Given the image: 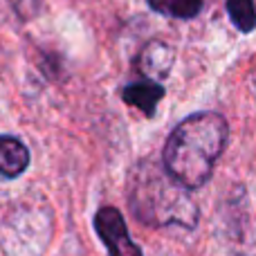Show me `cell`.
<instances>
[{"instance_id":"cell-7","label":"cell","mask_w":256,"mask_h":256,"mask_svg":"<svg viewBox=\"0 0 256 256\" xmlns=\"http://www.w3.org/2000/svg\"><path fill=\"white\" fill-rule=\"evenodd\" d=\"M148 7L153 9V12L162 14V16L189 20V18L200 14L202 0H148Z\"/></svg>"},{"instance_id":"cell-1","label":"cell","mask_w":256,"mask_h":256,"mask_svg":"<svg viewBox=\"0 0 256 256\" xmlns=\"http://www.w3.org/2000/svg\"><path fill=\"white\" fill-rule=\"evenodd\" d=\"M227 144V122L218 112H198L184 120L164 146V168L186 189L209 180Z\"/></svg>"},{"instance_id":"cell-6","label":"cell","mask_w":256,"mask_h":256,"mask_svg":"<svg viewBox=\"0 0 256 256\" xmlns=\"http://www.w3.org/2000/svg\"><path fill=\"white\" fill-rule=\"evenodd\" d=\"M164 97V88L160 84H153V81H140V84H130L124 88L122 92V99L128 104V106L142 110L146 117L155 115V108L162 102Z\"/></svg>"},{"instance_id":"cell-4","label":"cell","mask_w":256,"mask_h":256,"mask_svg":"<svg viewBox=\"0 0 256 256\" xmlns=\"http://www.w3.org/2000/svg\"><path fill=\"white\" fill-rule=\"evenodd\" d=\"M173 66V52L160 40H150L137 56V70L146 79H164Z\"/></svg>"},{"instance_id":"cell-8","label":"cell","mask_w":256,"mask_h":256,"mask_svg":"<svg viewBox=\"0 0 256 256\" xmlns=\"http://www.w3.org/2000/svg\"><path fill=\"white\" fill-rule=\"evenodd\" d=\"M227 14L236 30L243 34L256 30V4L254 0H227Z\"/></svg>"},{"instance_id":"cell-3","label":"cell","mask_w":256,"mask_h":256,"mask_svg":"<svg viewBox=\"0 0 256 256\" xmlns=\"http://www.w3.org/2000/svg\"><path fill=\"white\" fill-rule=\"evenodd\" d=\"M94 230L110 256H142V250L130 240L126 222L115 207H102L94 216Z\"/></svg>"},{"instance_id":"cell-5","label":"cell","mask_w":256,"mask_h":256,"mask_svg":"<svg viewBox=\"0 0 256 256\" xmlns=\"http://www.w3.org/2000/svg\"><path fill=\"white\" fill-rule=\"evenodd\" d=\"M30 164V150L18 137L0 135V176L18 178Z\"/></svg>"},{"instance_id":"cell-2","label":"cell","mask_w":256,"mask_h":256,"mask_svg":"<svg viewBox=\"0 0 256 256\" xmlns=\"http://www.w3.org/2000/svg\"><path fill=\"white\" fill-rule=\"evenodd\" d=\"M128 204L137 220L153 227H194L198 218V207L191 200L189 189L168 176L166 168L150 162L142 164L132 176Z\"/></svg>"}]
</instances>
